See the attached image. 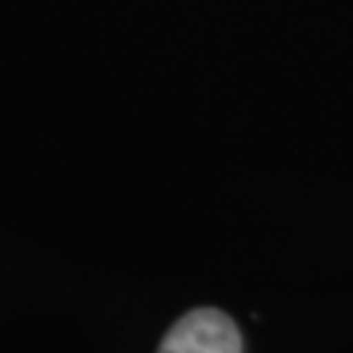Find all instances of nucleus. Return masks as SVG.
<instances>
[{
  "instance_id": "1",
  "label": "nucleus",
  "mask_w": 353,
  "mask_h": 353,
  "mask_svg": "<svg viewBox=\"0 0 353 353\" xmlns=\"http://www.w3.org/2000/svg\"><path fill=\"white\" fill-rule=\"evenodd\" d=\"M157 353H241V332L217 309H196L181 316Z\"/></svg>"
}]
</instances>
